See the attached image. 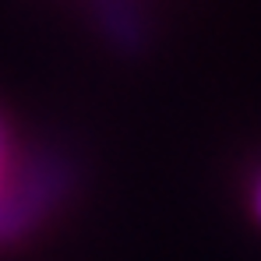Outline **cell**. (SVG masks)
Listing matches in <instances>:
<instances>
[{
    "mask_svg": "<svg viewBox=\"0 0 261 261\" xmlns=\"http://www.w3.org/2000/svg\"><path fill=\"white\" fill-rule=\"evenodd\" d=\"M258 216H261V187H258Z\"/></svg>",
    "mask_w": 261,
    "mask_h": 261,
    "instance_id": "obj_1",
    "label": "cell"
}]
</instances>
